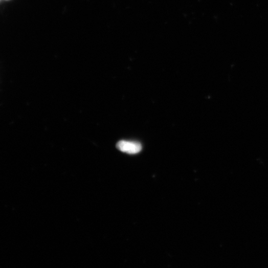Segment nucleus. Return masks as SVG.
Segmentation results:
<instances>
[{
    "mask_svg": "<svg viewBox=\"0 0 268 268\" xmlns=\"http://www.w3.org/2000/svg\"><path fill=\"white\" fill-rule=\"evenodd\" d=\"M116 147L122 152L129 154L138 153L142 149L140 143L133 141H121L118 143Z\"/></svg>",
    "mask_w": 268,
    "mask_h": 268,
    "instance_id": "1",
    "label": "nucleus"
}]
</instances>
